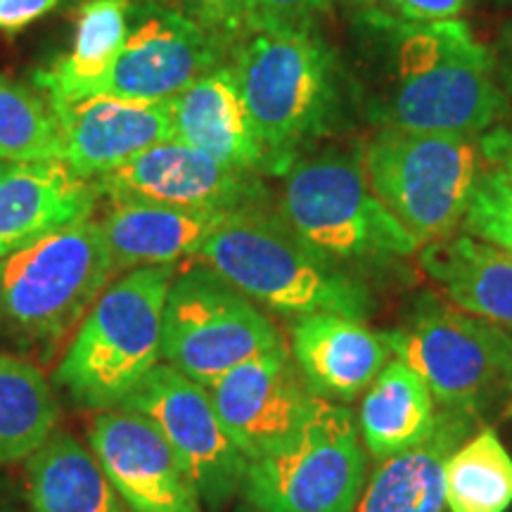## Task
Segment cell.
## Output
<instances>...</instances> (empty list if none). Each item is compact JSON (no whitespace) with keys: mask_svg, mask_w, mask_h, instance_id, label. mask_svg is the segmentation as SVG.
<instances>
[{"mask_svg":"<svg viewBox=\"0 0 512 512\" xmlns=\"http://www.w3.org/2000/svg\"><path fill=\"white\" fill-rule=\"evenodd\" d=\"M190 15L221 38L228 50L254 34V0H190Z\"/></svg>","mask_w":512,"mask_h":512,"instance_id":"obj_30","label":"cell"},{"mask_svg":"<svg viewBox=\"0 0 512 512\" xmlns=\"http://www.w3.org/2000/svg\"><path fill=\"white\" fill-rule=\"evenodd\" d=\"M460 226L472 238L512 254V181L503 171L491 169L482 174Z\"/></svg>","mask_w":512,"mask_h":512,"instance_id":"obj_29","label":"cell"},{"mask_svg":"<svg viewBox=\"0 0 512 512\" xmlns=\"http://www.w3.org/2000/svg\"><path fill=\"white\" fill-rule=\"evenodd\" d=\"M470 434V415L446 411L422 444L382 460L358 512H446L444 465Z\"/></svg>","mask_w":512,"mask_h":512,"instance_id":"obj_22","label":"cell"},{"mask_svg":"<svg viewBox=\"0 0 512 512\" xmlns=\"http://www.w3.org/2000/svg\"><path fill=\"white\" fill-rule=\"evenodd\" d=\"M114 264L98 221L86 219L0 259V330L31 344H57L110 285Z\"/></svg>","mask_w":512,"mask_h":512,"instance_id":"obj_5","label":"cell"},{"mask_svg":"<svg viewBox=\"0 0 512 512\" xmlns=\"http://www.w3.org/2000/svg\"><path fill=\"white\" fill-rule=\"evenodd\" d=\"M228 46L190 12L159 3H128L124 48L100 95L174 100L219 64Z\"/></svg>","mask_w":512,"mask_h":512,"instance_id":"obj_12","label":"cell"},{"mask_svg":"<svg viewBox=\"0 0 512 512\" xmlns=\"http://www.w3.org/2000/svg\"><path fill=\"white\" fill-rule=\"evenodd\" d=\"M119 408L143 415L157 427L211 510L238 494L249 460L223 430L207 387L169 363H159Z\"/></svg>","mask_w":512,"mask_h":512,"instance_id":"obj_11","label":"cell"},{"mask_svg":"<svg viewBox=\"0 0 512 512\" xmlns=\"http://www.w3.org/2000/svg\"><path fill=\"white\" fill-rule=\"evenodd\" d=\"M280 211L304 245L332 261L408 256L420 247L377 200L363 162L351 155L297 159L285 171Z\"/></svg>","mask_w":512,"mask_h":512,"instance_id":"obj_7","label":"cell"},{"mask_svg":"<svg viewBox=\"0 0 512 512\" xmlns=\"http://www.w3.org/2000/svg\"><path fill=\"white\" fill-rule=\"evenodd\" d=\"M389 349L408 363L446 411L472 415L508 389L512 337L501 325L460 309L425 306L396 330L384 332Z\"/></svg>","mask_w":512,"mask_h":512,"instance_id":"obj_10","label":"cell"},{"mask_svg":"<svg viewBox=\"0 0 512 512\" xmlns=\"http://www.w3.org/2000/svg\"><path fill=\"white\" fill-rule=\"evenodd\" d=\"M128 3L131 0H81L69 53L34 74V83L50 105L100 95L124 48Z\"/></svg>","mask_w":512,"mask_h":512,"instance_id":"obj_23","label":"cell"},{"mask_svg":"<svg viewBox=\"0 0 512 512\" xmlns=\"http://www.w3.org/2000/svg\"><path fill=\"white\" fill-rule=\"evenodd\" d=\"M351 3H361V5H370L373 0H351Z\"/></svg>","mask_w":512,"mask_h":512,"instance_id":"obj_38","label":"cell"},{"mask_svg":"<svg viewBox=\"0 0 512 512\" xmlns=\"http://www.w3.org/2000/svg\"><path fill=\"white\" fill-rule=\"evenodd\" d=\"M384 126L418 133L482 136L508 114L496 60L460 19L406 22L380 15Z\"/></svg>","mask_w":512,"mask_h":512,"instance_id":"obj_1","label":"cell"},{"mask_svg":"<svg viewBox=\"0 0 512 512\" xmlns=\"http://www.w3.org/2000/svg\"><path fill=\"white\" fill-rule=\"evenodd\" d=\"M171 110L178 143L195 147L233 169L271 174L230 62L190 83L171 100Z\"/></svg>","mask_w":512,"mask_h":512,"instance_id":"obj_20","label":"cell"},{"mask_svg":"<svg viewBox=\"0 0 512 512\" xmlns=\"http://www.w3.org/2000/svg\"><path fill=\"white\" fill-rule=\"evenodd\" d=\"M195 259L254 304L283 316L342 313L363 320L373 309L366 287L261 207L230 211Z\"/></svg>","mask_w":512,"mask_h":512,"instance_id":"obj_2","label":"cell"},{"mask_svg":"<svg viewBox=\"0 0 512 512\" xmlns=\"http://www.w3.org/2000/svg\"><path fill=\"white\" fill-rule=\"evenodd\" d=\"M328 0H254V31H313Z\"/></svg>","mask_w":512,"mask_h":512,"instance_id":"obj_31","label":"cell"},{"mask_svg":"<svg viewBox=\"0 0 512 512\" xmlns=\"http://www.w3.org/2000/svg\"><path fill=\"white\" fill-rule=\"evenodd\" d=\"M93 183L100 197H131L202 211L254 209L264 200V185L252 171L221 164L178 140L150 147Z\"/></svg>","mask_w":512,"mask_h":512,"instance_id":"obj_14","label":"cell"},{"mask_svg":"<svg viewBox=\"0 0 512 512\" xmlns=\"http://www.w3.org/2000/svg\"><path fill=\"white\" fill-rule=\"evenodd\" d=\"M81 3V0H79ZM131 3H159V0H131Z\"/></svg>","mask_w":512,"mask_h":512,"instance_id":"obj_37","label":"cell"},{"mask_svg":"<svg viewBox=\"0 0 512 512\" xmlns=\"http://www.w3.org/2000/svg\"><path fill=\"white\" fill-rule=\"evenodd\" d=\"M508 392H510V401H508V411H505V415H512V375H510V382H508Z\"/></svg>","mask_w":512,"mask_h":512,"instance_id":"obj_36","label":"cell"},{"mask_svg":"<svg viewBox=\"0 0 512 512\" xmlns=\"http://www.w3.org/2000/svg\"><path fill=\"white\" fill-rule=\"evenodd\" d=\"M370 190L420 245L448 238L482 178L479 140L384 126L363 150Z\"/></svg>","mask_w":512,"mask_h":512,"instance_id":"obj_6","label":"cell"},{"mask_svg":"<svg viewBox=\"0 0 512 512\" xmlns=\"http://www.w3.org/2000/svg\"><path fill=\"white\" fill-rule=\"evenodd\" d=\"M496 69L501 72L503 86L512 93V22L505 24V29L501 31V38H498Z\"/></svg>","mask_w":512,"mask_h":512,"instance_id":"obj_35","label":"cell"},{"mask_svg":"<svg viewBox=\"0 0 512 512\" xmlns=\"http://www.w3.org/2000/svg\"><path fill=\"white\" fill-rule=\"evenodd\" d=\"M98 226L110 247L114 273L145 266H176L197 256L230 211H202L171 204L105 197Z\"/></svg>","mask_w":512,"mask_h":512,"instance_id":"obj_19","label":"cell"},{"mask_svg":"<svg viewBox=\"0 0 512 512\" xmlns=\"http://www.w3.org/2000/svg\"><path fill=\"white\" fill-rule=\"evenodd\" d=\"M34 512H124L98 458L69 434L50 437L27 465Z\"/></svg>","mask_w":512,"mask_h":512,"instance_id":"obj_25","label":"cell"},{"mask_svg":"<svg viewBox=\"0 0 512 512\" xmlns=\"http://www.w3.org/2000/svg\"><path fill=\"white\" fill-rule=\"evenodd\" d=\"M422 271L456 309L512 330V254L472 235L425 245Z\"/></svg>","mask_w":512,"mask_h":512,"instance_id":"obj_21","label":"cell"},{"mask_svg":"<svg viewBox=\"0 0 512 512\" xmlns=\"http://www.w3.org/2000/svg\"><path fill=\"white\" fill-rule=\"evenodd\" d=\"M100 192L64 162L0 159V259L41 235L91 219Z\"/></svg>","mask_w":512,"mask_h":512,"instance_id":"obj_17","label":"cell"},{"mask_svg":"<svg viewBox=\"0 0 512 512\" xmlns=\"http://www.w3.org/2000/svg\"><path fill=\"white\" fill-rule=\"evenodd\" d=\"M482 157L512 181V128L496 126L479 138Z\"/></svg>","mask_w":512,"mask_h":512,"instance_id":"obj_34","label":"cell"},{"mask_svg":"<svg viewBox=\"0 0 512 512\" xmlns=\"http://www.w3.org/2000/svg\"><path fill=\"white\" fill-rule=\"evenodd\" d=\"M290 354L313 396L354 401L392 358L387 339L342 313H309L292 325Z\"/></svg>","mask_w":512,"mask_h":512,"instance_id":"obj_18","label":"cell"},{"mask_svg":"<svg viewBox=\"0 0 512 512\" xmlns=\"http://www.w3.org/2000/svg\"><path fill=\"white\" fill-rule=\"evenodd\" d=\"M366 451L349 408L316 399L294 437L252 460L240 494L249 512H354Z\"/></svg>","mask_w":512,"mask_h":512,"instance_id":"obj_8","label":"cell"},{"mask_svg":"<svg viewBox=\"0 0 512 512\" xmlns=\"http://www.w3.org/2000/svg\"><path fill=\"white\" fill-rule=\"evenodd\" d=\"M283 344L264 311L207 266L171 280L164 306L162 358L178 373L211 387L228 370Z\"/></svg>","mask_w":512,"mask_h":512,"instance_id":"obj_9","label":"cell"},{"mask_svg":"<svg viewBox=\"0 0 512 512\" xmlns=\"http://www.w3.org/2000/svg\"><path fill=\"white\" fill-rule=\"evenodd\" d=\"M93 456L133 512H202V498L155 425L133 411H107L91 427Z\"/></svg>","mask_w":512,"mask_h":512,"instance_id":"obj_15","label":"cell"},{"mask_svg":"<svg viewBox=\"0 0 512 512\" xmlns=\"http://www.w3.org/2000/svg\"><path fill=\"white\" fill-rule=\"evenodd\" d=\"M448 512H505L512 505V456L498 434H472L444 465Z\"/></svg>","mask_w":512,"mask_h":512,"instance_id":"obj_27","label":"cell"},{"mask_svg":"<svg viewBox=\"0 0 512 512\" xmlns=\"http://www.w3.org/2000/svg\"><path fill=\"white\" fill-rule=\"evenodd\" d=\"M406 22H444L456 19L465 0H389Z\"/></svg>","mask_w":512,"mask_h":512,"instance_id":"obj_32","label":"cell"},{"mask_svg":"<svg viewBox=\"0 0 512 512\" xmlns=\"http://www.w3.org/2000/svg\"><path fill=\"white\" fill-rule=\"evenodd\" d=\"M176 266L133 268L105 287L55 380L88 408H119L162 358L164 306Z\"/></svg>","mask_w":512,"mask_h":512,"instance_id":"obj_4","label":"cell"},{"mask_svg":"<svg viewBox=\"0 0 512 512\" xmlns=\"http://www.w3.org/2000/svg\"><path fill=\"white\" fill-rule=\"evenodd\" d=\"M62 136V162L95 181L150 147L174 140L171 100L91 95L53 105Z\"/></svg>","mask_w":512,"mask_h":512,"instance_id":"obj_16","label":"cell"},{"mask_svg":"<svg viewBox=\"0 0 512 512\" xmlns=\"http://www.w3.org/2000/svg\"><path fill=\"white\" fill-rule=\"evenodd\" d=\"M437 422L430 387L401 358L380 370L361 406L363 444L377 460L422 444L437 430Z\"/></svg>","mask_w":512,"mask_h":512,"instance_id":"obj_24","label":"cell"},{"mask_svg":"<svg viewBox=\"0 0 512 512\" xmlns=\"http://www.w3.org/2000/svg\"><path fill=\"white\" fill-rule=\"evenodd\" d=\"M0 159L62 162V136L46 95L0 74Z\"/></svg>","mask_w":512,"mask_h":512,"instance_id":"obj_28","label":"cell"},{"mask_svg":"<svg viewBox=\"0 0 512 512\" xmlns=\"http://www.w3.org/2000/svg\"><path fill=\"white\" fill-rule=\"evenodd\" d=\"M207 392L223 430L249 463L290 441L318 399L285 342L228 370Z\"/></svg>","mask_w":512,"mask_h":512,"instance_id":"obj_13","label":"cell"},{"mask_svg":"<svg viewBox=\"0 0 512 512\" xmlns=\"http://www.w3.org/2000/svg\"><path fill=\"white\" fill-rule=\"evenodd\" d=\"M230 57L271 174H285L323 136L337 105V69L316 31H254Z\"/></svg>","mask_w":512,"mask_h":512,"instance_id":"obj_3","label":"cell"},{"mask_svg":"<svg viewBox=\"0 0 512 512\" xmlns=\"http://www.w3.org/2000/svg\"><path fill=\"white\" fill-rule=\"evenodd\" d=\"M62 0H0V31H19L53 12Z\"/></svg>","mask_w":512,"mask_h":512,"instance_id":"obj_33","label":"cell"},{"mask_svg":"<svg viewBox=\"0 0 512 512\" xmlns=\"http://www.w3.org/2000/svg\"><path fill=\"white\" fill-rule=\"evenodd\" d=\"M57 401L41 370L0 354V463L31 458L53 437Z\"/></svg>","mask_w":512,"mask_h":512,"instance_id":"obj_26","label":"cell"}]
</instances>
